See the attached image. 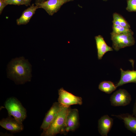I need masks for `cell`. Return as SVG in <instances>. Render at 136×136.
Instances as JSON below:
<instances>
[{"mask_svg":"<svg viewBox=\"0 0 136 136\" xmlns=\"http://www.w3.org/2000/svg\"><path fill=\"white\" fill-rule=\"evenodd\" d=\"M65 128L66 132L74 131L79 125V114L78 110L71 109L70 107L65 120Z\"/></svg>","mask_w":136,"mask_h":136,"instance_id":"8","label":"cell"},{"mask_svg":"<svg viewBox=\"0 0 136 136\" xmlns=\"http://www.w3.org/2000/svg\"><path fill=\"white\" fill-rule=\"evenodd\" d=\"M39 8L37 5L32 4L29 7L24 10L20 17L16 19L17 25H20L28 24L37 9Z\"/></svg>","mask_w":136,"mask_h":136,"instance_id":"12","label":"cell"},{"mask_svg":"<svg viewBox=\"0 0 136 136\" xmlns=\"http://www.w3.org/2000/svg\"><path fill=\"white\" fill-rule=\"evenodd\" d=\"M7 5H14L20 6L24 5V3L23 0H5Z\"/></svg>","mask_w":136,"mask_h":136,"instance_id":"20","label":"cell"},{"mask_svg":"<svg viewBox=\"0 0 136 136\" xmlns=\"http://www.w3.org/2000/svg\"><path fill=\"white\" fill-rule=\"evenodd\" d=\"M111 105L114 106H125L129 104L131 100V95L124 89H120L111 96Z\"/></svg>","mask_w":136,"mask_h":136,"instance_id":"6","label":"cell"},{"mask_svg":"<svg viewBox=\"0 0 136 136\" xmlns=\"http://www.w3.org/2000/svg\"><path fill=\"white\" fill-rule=\"evenodd\" d=\"M117 88L113 83L111 81H104L100 82L98 88L101 91L110 94L115 90Z\"/></svg>","mask_w":136,"mask_h":136,"instance_id":"16","label":"cell"},{"mask_svg":"<svg viewBox=\"0 0 136 136\" xmlns=\"http://www.w3.org/2000/svg\"><path fill=\"white\" fill-rule=\"evenodd\" d=\"M97 56L98 59H101L106 53L113 50L112 48L108 46L106 43L103 38L100 35L95 37Z\"/></svg>","mask_w":136,"mask_h":136,"instance_id":"15","label":"cell"},{"mask_svg":"<svg viewBox=\"0 0 136 136\" xmlns=\"http://www.w3.org/2000/svg\"><path fill=\"white\" fill-rule=\"evenodd\" d=\"M74 0H46L37 5L39 8L44 9L50 16L57 13L64 4Z\"/></svg>","mask_w":136,"mask_h":136,"instance_id":"7","label":"cell"},{"mask_svg":"<svg viewBox=\"0 0 136 136\" xmlns=\"http://www.w3.org/2000/svg\"><path fill=\"white\" fill-rule=\"evenodd\" d=\"M111 35L113 48L116 51L122 48L132 46L135 43L133 34L128 33L115 34L112 32Z\"/></svg>","mask_w":136,"mask_h":136,"instance_id":"4","label":"cell"},{"mask_svg":"<svg viewBox=\"0 0 136 136\" xmlns=\"http://www.w3.org/2000/svg\"><path fill=\"white\" fill-rule=\"evenodd\" d=\"M132 115L136 117V98L133 109Z\"/></svg>","mask_w":136,"mask_h":136,"instance_id":"22","label":"cell"},{"mask_svg":"<svg viewBox=\"0 0 136 136\" xmlns=\"http://www.w3.org/2000/svg\"><path fill=\"white\" fill-rule=\"evenodd\" d=\"M126 9L129 12H136V0H127Z\"/></svg>","mask_w":136,"mask_h":136,"instance_id":"19","label":"cell"},{"mask_svg":"<svg viewBox=\"0 0 136 136\" xmlns=\"http://www.w3.org/2000/svg\"><path fill=\"white\" fill-rule=\"evenodd\" d=\"M58 101L61 105L68 107L74 105L82 104L81 97L75 96L65 90L63 88L58 90Z\"/></svg>","mask_w":136,"mask_h":136,"instance_id":"5","label":"cell"},{"mask_svg":"<svg viewBox=\"0 0 136 136\" xmlns=\"http://www.w3.org/2000/svg\"><path fill=\"white\" fill-rule=\"evenodd\" d=\"M123 120L126 128L132 132L136 134V117L128 113L118 115H112Z\"/></svg>","mask_w":136,"mask_h":136,"instance_id":"13","label":"cell"},{"mask_svg":"<svg viewBox=\"0 0 136 136\" xmlns=\"http://www.w3.org/2000/svg\"><path fill=\"white\" fill-rule=\"evenodd\" d=\"M5 105L9 116H13L22 122L26 117V109L16 98L12 97L8 99L5 102Z\"/></svg>","mask_w":136,"mask_h":136,"instance_id":"3","label":"cell"},{"mask_svg":"<svg viewBox=\"0 0 136 136\" xmlns=\"http://www.w3.org/2000/svg\"><path fill=\"white\" fill-rule=\"evenodd\" d=\"M103 1H107L108 0H103Z\"/></svg>","mask_w":136,"mask_h":136,"instance_id":"25","label":"cell"},{"mask_svg":"<svg viewBox=\"0 0 136 136\" xmlns=\"http://www.w3.org/2000/svg\"><path fill=\"white\" fill-rule=\"evenodd\" d=\"M0 125L3 128L13 133L20 132L24 129L22 122L9 116L0 121Z\"/></svg>","mask_w":136,"mask_h":136,"instance_id":"9","label":"cell"},{"mask_svg":"<svg viewBox=\"0 0 136 136\" xmlns=\"http://www.w3.org/2000/svg\"><path fill=\"white\" fill-rule=\"evenodd\" d=\"M113 124V119L108 115L101 117L98 122V131L100 134L103 136H107Z\"/></svg>","mask_w":136,"mask_h":136,"instance_id":"11","label":"cell"},{"mask_svg":"<svg viewBox=\"0 0 136 136\" xmlns=\"http://www.w3.org/2000/svg\"><path fill=\"white\" fill-rule=\"evenodd\" d=\"M112 32L115 34L128 33L133 34L130 28L113 24Z\"/></svg>","mask_w":136,"mask_h":136,"instance_id":"18","label":"cell"},{"mask_svg":"<svg viewBox=\"0 0 136 136\" xmlns=\"http://www.w3.org/2000/svg\"><path fill=\"white\" fill-rule=\"evenodd\" d=\"M46 0H35V4L37 5Z\"/></svg>","mask_w":136,"mask_h":136,"instance_id":"24","label":"cell"},{"mask_svg":"<svg viewBox=\"0 0 136 136\" xmlns=\"http://www.w3.org/2000/svg\"><path fill=\"white\" fill-rule=\"evenodd\" d=\"M31 65L23 57L13 59L8 67V76L17 84L30 81Z\"/></svg>","mask_w":136,"mask_h":136,"instance_id":"1","label":"cell"},{"mask_svg":"<svg viewBox=\"0 0 136 136\" xmlns=\"http://www.w3.org/2000/svg\"><path fill=\"white\" fill-rule=\"evenodd\" d=\"M113 24L130 28V25L121 15L117 13L113 14Z\"/></svg>","mask_w":136,"mask_h":136,"instance_id":"17","label":"cell"},{"mask_svg":"<svg viewBox=\"0 0 136 136\" xmlns=\"http://www.w3.org/2000/svg\"><path fill=\"white\" fill-rule=\"evenodd\" d=\"M24 3V5L26 6H30L32 0H23Z\"/></svg>","mask_w":136,"mask_h":136,"instance_id":"23","label":"cell"},{"mask_svg":"<svg viewBox=\"0 0 136 136\" xmlns=\"http://www.w3.org/2000/svg\"><path fill=\"white\" fill-rule=\"evenodd\" d=\"M61 105L58 102L54 103L47 113L40 128L46 130L49 127L57 115L60 110Z\"/></svg>","mask_w":136,"mask_h":136,"instance_id":"10","label":"cell"},{"mask_svg":"<svg viewBox=\"0 0 136 136\" xmlns=\"http://www.w3.org/2000/svg\"><path fill=\"white\" fill-rule=\"evenodd\" d=\"M121 78L118 82L115 85L117 87L128 83H136V71H124L120 69Z\"/></svg>","mask_w":136,"mask_h":136,"instance_id":"14","label":"cell"},{"mask_svg":"<svg viewBox=\"0 0 136 136\" xmlns=\"http://www.w3.org/2000/svg\"><path fill=\"white\" fill-rule=\"evenodd\" d=\"M7 5L5 0H0V14L1 15L4 8Z\"/></svg>","mask_w":136,"mask_h":136,"instance_id":"21","label":"cell"},{"mask_svg":"<svg viewBox=\"0 0 136 136\" xmlns=\"http://www.w3.org/2000/svg\"><path fill=\"white\" fill-rule=\"evenodd\" d=\"M70 107L61 105L57 115L48 128L43 130L41 136H54L58 133L64 134L66 132L65 128V120Z\"/></svg>","mask_w":136,"mask_h":136,"instance_id":"2","label":"cell"}]
</instances>
